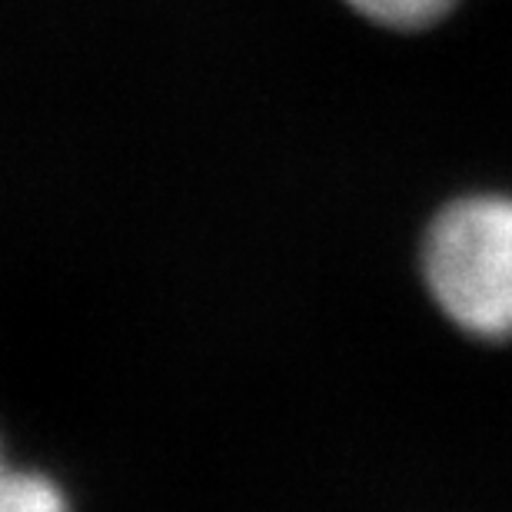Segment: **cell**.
I'll use <instances>...</instances> for the list:
<instances>
[{
    "label": "cell",
    "instance_id": "obj_2",
    "mask_svg": "<svg viewBox=\"0 0 512 512\" xmlns=\"http://www.w3.org/2000/svg\"><path fill=\"white\" fill-rule=\"evenodd\" d=\"M366 24L393 30V34H426L446 24L463 0H343Z\"/></svg>",
    "mask_w": 512,
    "mask_h": 512
},
{
    "label": "cell",
    "instance_id": "obj_1",
    "mask_svg": "<svg viewBox=\"0 0 512 512\" xmlns=\"http://www.w3.org/2000/svg\"><path fill=\"white\" fill-rule=\"evenodd\" d=\"M416 273L439 316L479 343H512V187L449 193L416 233Z\"/></svg>",
    "mask_w": 512,
    "mask_h": 512
},
{
    "label": "cell",
    "instance_id": "obj_3",
    "mask_svg": "<svg viewBox=\"0 0 512 512\" xmlns=\"http://www.w3.org/2000/svg\"><path fill=\"white\" fill-rule=\"evenodd\" d=\"M0 512H70V503L50 476L10 466L0 453Z\"/></svg>",
    "mask_w": 512,
    "mask_h": 512
}]
</instances>
